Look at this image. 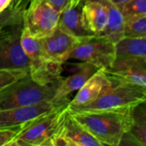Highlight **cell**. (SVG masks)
<instances>
[{"mask_svg": "<svg viewBox=\"0 0 146 146\" xmlns=\"http://www.w3.org/2000/svg\"><path fill=\"white\" fill-rule=\"evenodd\" d=\"M112 85V84H111ZM146 88L135 86L114 84L94 102L80 107L68 105V111H93L133 108L145 103Z\"/></svg>", "mask_w": 146, "mask_h": 146, "instance_id": "5b68a950", "label": "cell"}, {"mask_svg": "<svg viewBox=\"0 0 146 146\" xmlns=\"http://www.w3.org/2000/svg\"><path fill=\"white\" fill-rule=\"evenodd\" d=\"M21 127L22 126L8 128H0V146H7V145L20 132Z\"/></svg>", "mask_w": 146, "mask_h": 146, "instance_id": "cb8c5ba5", "label": "cell"}, {"mask_svg": "<svg viewBox=\"0 0 146 146\" xmlns=\"http://www.w3.org/2000/svg\"><path fill=\"white\" fill-rule=\"evenodd\" d=\"M22 21L0 28V69L29 72V61L21 46Z\"/></svg>", "mask_w": 146, "mask_h": 146, "instance_id": "8992f818", "label": "cell"}, {"mask_svg": "<svg viewBox=\"0 0 146 146\" xmlns=\"http://www.w3.org/2000/svg\"><path fill=\"white\" fill-rule=\"evenodd\" d=\"M27 75L29 72L26 70L0 69V93Z\"/></svg>", "mask_w": 146, "mask_h": 146, "instance_id": "44dd1931", "label": "cell"}, {"mask_svg": "<svg viewBox=\"0 0 146 146\" xmlns=\"http://www.w3.org/2000/svg\"><path fill=\"white\" fill-rule=\"evenodd\" d=\"M60 80L42 85L27 75L0 93V110L31 106L52 100Z\"/></svg>", "mask_w": 146, "mask_h": 146, "instance_id": "3957f363", "label": "cell"}, {"mask_svg": "<svg viewBox=\"0 0 146 146\" xmlns=\"http://www.w3.org/2000/svg\"><path fill=\"white\" fill-rule=\"evenodd\" d=\"M120 10L124 21L135 16L146 15V0H130L123 4Z\"/></svg>", "mask_w": 146, "mask_h": 146, "instance_id": "7402d4cb", "label": "cell"}, {"mask_svg": "<svg viewBox=\"0 0 146 146\" xmlns=\"http://www.w3.org/2000/svg\"><path fill=\"white\" fill-rule=\"evenodd\" d=\"M107 76L98 69L78 91L75 97L69 101L68 107H80L94 102L111 86Z\"/></svg>", "mask_w": 146, "mask_h": 146, "instance_id": "4fadbf2b", "label": "cell"}, {"mask_svg": "<svg viewBox=\"0 0 146 146\" xmlns=\"http://www.w3.org/2000/svg\"><path fill=\"white\" fill-rule=\"evenodd\" d=\"M57 27L79 39L93 36V34L86 28L83 20L82 0L77 5L70 7L60 13Z\"/></svg>", "mask_w": 146, "mask_h": 146, "instance_id": "9a60e30c", "label": "cell"}, {"mask_svg": "<svg viewBox=\"0 0 146 146\" xmlns=\"http://www.w3.org/2000/svg\"><path fill=\"white\" fill-rule=\"evenodd\" d=\"M34 1L36 0H12L9 9L15 12L22 14V12L27 9L28 5Z\"/></svg>", "mask_w": 146, "mask_h": 146, "instance_id": "484cf974", "label": "cell"}, {"mask_svg": "<svg viewBox=\"0 0 146 146\" xmlns=\"http://www.w3.org/2000/svg\"><path fill=\"white\" fill-rule=\"evenodd\" d=\"M145 103L133 108V124L129 133L138 142L139 146H146V111Z\"/></svg>", "mask_w": 146, "mask_h": 146, "instance_id": "d6986e66", "label": "cell"}, {"mask_svg": "<svg viewBox=\"0 0 146 146\" xmlns=\"http://www.w3.org/2000/svg\"><path fill=\"white\" fill-rule=\"evenodd\" d=\"M51 146H103L80 122L68 113Z\"/></svg>", "mask_w": 146, "mask_h": 146, "instance_id": "7c38bea8", "label": "cell"}, {"mask_svg": "<svg viewBox=\"0 0 146 146\" xmlns=\"http://www.w3.org/2000/svg\"><path fill=\"white\" fill-rule=\"evenodd\" d=\"M68 104L22 126L7 146H51L68 113Z\"/></svg>", "mask_w": 146, "mask_h": 146, "instance_id": "7a4b0ae2", "label": "cell"}, {"mask_svg": "<svg viewBox=\"0 0 146 146\" xmlns=\"http://www.w3.org/2000/svg\"><path fill=\"white\" fill-rule=\"evenodd\" d=\"M39 39L48 59L60 65L68 60L71 52L81 40L62 31L58 27L50 35Z\"/></svg>", "mask_w": 146, "mask_h": 146, "instance_id": "8fae6325", "label": "cell"}, {"mask_svg": "<svg viewBox=\"0 0 146 146\" xmlns=\"http://www.w3.org/2000/svg\"><path fill=\"white\" fill-rule=\"evenodd\" d=\"M22 21V14L11 10L9 8L0 14V28L7 25L17 23Z\"/></svg>", "mask_w": 146, "mask_h": 146, "instance_id": "603a6c76", "label": "cell"}, {"mask_svg": "<svg viewBox=\"0 0 146 146\" xmlns=\"http://www.w3.org/2000/svg\"><path fill=\"white\" fill-rule=\"evenodd\" d=\"M124 37L146 38V15L135 16L125 20Z\"/></svg>", "mask_w": 146, "mask_h": 146, "instance_id": "ffe728a7", "label": "cell"}, {"mask_svg": "<svg viewBox=\"0 0 146 146\" xmlns=\"http://www.w3.org/2000/svg\"><path fill=\"white\" fill-rule=\"evenodd\" d=\"M11 2L12 0H0V14L8 8H9Z\"/></svg>", "mask_w": 146, "mask_h": 146, "instance_id": "4316f807", "label": "cell"}, {"mask_svg": "<svg viewBox=\"0 0 146 146\" xmlns=\"http://www.w3.org/2000/svg\"><path fill=\"white\" fill-rule=\"evenodd\" d=\"M79 70L66 79H61L58 83L54 100L59 101L68 98L69 94L79 91L82 86L95 74L98 68L92 64L84 62L78 65Z\"/></svg>", "mask_w": 146, "mask_h": 146, "instance_id": "2e32d148", "label": "cell"}, {"mask_svg": "<svg viewBox=\"0 0 146 146\" xmlns=\"http://www.w3.org/2000/svg\"><path fill=\"white\" fill-rule=\"evenodd\" d=\"M119 9L123 5V4H125L126 3H127L128 1H130V0H111Z\"/></svg>", "mask_w": 146, "mask_h": 146, "instance_id": "83f0119b", "label": "cell"}, {"mask_svg": "<svg viewBox=\"0 0 146 146\" xmlns=\"http://www.w3.org/2000/svg\"><path fill=\"white\" fill-rule=\"evenodd\" d=\"M100 70L112 85L121 84L146 88V59L115 57L109 68Z\"/></svg>", "mask_w": 146, "mask_h": 146, "instance_id": "9c48e42d", "label": "cell"}, {"mask_svg": "<svg viewBox=\"0 0 146 146\" xmlns=\"http://www.w3.org/2000/svg\"><path fill=\"white\" fill-rule=\"evenodd\" d=\"M82 16L86 28L93 35H104L108 15L105 6L99 0H82Z\"/></svg>", "mask_w": 146, "mask_h": 146, "instance_id": "5bb4252c", "label": "cell"}, {"mask_svg": "<svg viewBox=\"0 0 146 146\" xmlns=\"http://www.w3.org/2000/svg\"><path fill=\"white\" fill-rule=\"evenodd\" d=\"M69 101L70 100L68 98L59 101L52 99L31 106L0 110V128L24 126L38 117L44 115L65 104H68Z\"/></svg>", "mask_w": 146, "mask_h": 146, "instance_id": "30bf717a", "label": "cell"}, {"mask_svg": "<svg viewBox=\"0 0 146 146\" xmlns=\"http://www.w3.org/2000/svg\"><path fill=\"white\" fill-rule=\"evenodd\" d=\"M107 10L108 22L104 36L113 43L124 37V18L120 9L111 0H99Z\"/></svg>", "mask_w": 146, "mask_h": 146, "instance_id": "e0dca14e", "label": "cell"}, {"mask_svg": "<svg viewBox=\"0 0 146 146\" xmlns=\"http://www.w3.org/2000/svg\"><path fill=\"white\" fill-rule=\"evenodd\" d=\"M21 43L29 61V76L33 80L42 85H49L62 79V65L50 61L43 50L40 39L32 37L24 27Z\"/></svg>", "mask_w": 146, "mask_h": 146, "instance_id": "277c9868", "label": "cell"}, {"mask_svg": "<svg viewBox=\"0 0 146 146\" xmlns=\"http://www.w3.org/2000/svg\"><path fill=\"white\" fill-rule=\"evenodd\" d=\"M68 59H77L94 65L98 69L109 68L115 59V43L104 35L81 39Z\"/></svg>", "mask_w": 146, "mask_h": 146, "instance_id": "52a82bcc", "label": "cell"}, {"mask_svg": "<svg viewBox=\"0 0 146 146\" xmlns=\"http://www.w3.org/2000/svg\"><path fill=\"white\" fill-rule=\"evenodd\" d=\"M133 108L68 113L103 146H119L123 135L132 127Z\"/></svg>", "mask_w": 146, "mask_h": 146, "instance_id": "6da1fadb", "label": "cell"}, {"mask_svg": "<svg viewBox=\"0 0 146 146\" xmlns=\"http://www.w3.org/2000/svg\"><path fill=\"white\" fill-rule=\"evenodd\" d=\"M115 57L146 59V38L123 37L115 44Z\"/></svg>", "mask_w": 146, "mask_h": 146, "instance_id": "ac0fdd59", "label": "cell"}, {"mask_svg": "<svg viewBox=\"0 0 146 146\" xmlns=\"http://www.w3.org/2000/svg\"><path fill=\"white\" fill-rule=\"evenodd\" d=\"M58 13H62L65 9L77 5L81 0H45Z\"/></svg>", "mask_w": 146, "mask_h": 146, "instance_id": "d4e9b609", "label": "cell"}, {"mask_svg": "<svg viewBox=\"0 0 146 146\" xmlns=\"http://www.w3.org/2000/svg\"><path fill=\"white\" fill-rule=\"evenodd\" d=\"M60 13L54 9L45 0L31 3L22 12L23 27L35 38L50 35L57 27Z\"/></svg>", "mask_w": 146, "mask_h": 146, "instance_id": "ba28073f", "label": "cell"}]
</instances>
